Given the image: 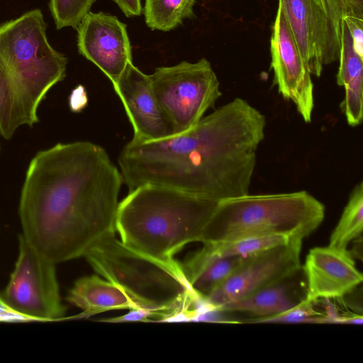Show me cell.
<instances>
[{"label": "cell", "mask_w": 363, "mask_h": 363, "mask_svg": "<svg viewBox=\"0 0 363 363\" xmlns=\"http://www.w3.org/2000/svg\"><path fill=\"white\" fill-rule=\"evenodd\" d=\"M123 184L119 168L94 143H57L38 152L20 196L21 235L55 264L84 257L116 232Z\"/></svg>", "instance_id": "obj_1"}, {"label": "cell", "mask_w": 363, "mask_h": 363, "mask_svg": "<svg viewBox=\"0 0 363 363\" xmlns=\"http://www.w3.org/2000/svg\"><path fill=\"white\" fill-rule=\"evenodd\" d=\"M265 116L235 98L182 133L130 140L118 157L128 191L145 184L174 189L215 202L250 193Z\"/></svg>", "instance_id": "obj_2"}, {"label": "cell", "mask_w": 363, "mask_h": 363, "mask_svg": "<svg viewBox=\"0 0 363 363\" xmlns=\"http://www.w3.org/2000/svg\"><path fill=\"white\" fill-rule=\"evenodd\" d=\"M42 11L33 9L0 25V135L10 139L39 121L49 90L66 76L67 59L50 44Z\"/></svg>", "instance_id": "obj_3"}, {"label": "cell", "mask_w": 363, "mask_h": 363, "mask_svg": "<svg viewBox=\"0 0 363 363\" xmlns=\"http://www.w3.org/2000/svg\"><path fill=\"white\" fill-rule=\"evenodd\" d=\"M217 203L169 187L142 185L118 203L115 230L126 246L174 260L188 244L201 242Z\"/></svg>", "instance_id": "obj_4"}, {"label": "cell", "mask_w": 363, "mask_h": 363, "mask_svg": "<svg viewBox=\"0 0 363 363\" xmlns=\"http://www.w3.org/2000/svg\"><path fill=\"white\" fill-rule=\"evenodd\" d=\"M104 279L120 286L135 309L148 311L153 321L193 320L203 303L191 289L181 263L138 252L109 233L84 256Z\"/></svg>", "instance_id": "obj_5"}, {"label": "cell", "mask_w": 363, "mask_h": 363, "mask_svg": "<svg viewBox=\"0 0 363 363\" xmlns=\"http://www.w3.org/2000/svg\"><path fill=\"white\" fill-rule=\"evenodd\" d=\"M324 204L309 192L250 194L218 202L202 244L282 235L304 238L322 223Z\"/></svg>", "instance_id": "obj_6"}, {"label": "cell", "mask_w": 363, "mask_h": 363, "mask_svg": "<svg viewBox=\"0 0 363 363\" xmlns=\"http://www.w3.org/2000/svg\"><path fill=\"white\" fill-rule=\"evenodd\" d=\"M150 78L174 135L194 126L222 96L217 75L206 58L157 67Z\"/></svg>", "instance_id": "obj_7"}, {"label": "cell", "mask_w": 363, "mask_h": 363, "mask_svg": "<svg viewBox=\"0 0 363 363\" xmlns=\"http://www.w3.org/2000/svg\"><path fill=\"white\" fill-rule=\"evenodd\" d=\"M55 264L20 235L14 269L0 294L4 303L28 321L62 319L66 309L60 298Z\"/></svg>", "instance_id": "obj_8"}, {"label": "cell", "mask_w": 363, "mask_h": 363, "mask_svg": "<svg viewBox=\"0 0 363 363\" xmlns=\"http://www.w3.org/2000/svg\"><path fill=\"white\" fill-rule=\"evenodd\" d=\"M302 242L293 238L248 256L205 299L211 312L293 277L301 269Z\"/></svg>", "instance_id": "obj_9"}, {"label": "cell", "mask_w": 363, "mask_h": 363, "mask_svg": "<svg viewBox=\"0 0 363 363\" xmlns=\"http://www.w3.org/2000/svg\"><path fill=\"white\" fill-rule=\"evenodd\" d=\"M294 39L311 75L338 60L340 27L325 0H279Z\"/></svg>", "instance_id": "obj_10"}, {"label": "cell", "mask_w": 363, "mask_h": 363, "mask_svg": "<svg viewBox=\"0 0 363 363\" xmlns=\"http://www.w3.org/2000/svg\"><path fill=\"white\" fill-rule=\"evenodd\" d=\"M271 67L279 94L291 101L306 123L311 121L314 91L311 74L278 6L270 39Z\"/></svg>", "instance_id": "obj_11"}, {"label": "cell", "mask_w": 363, "mask_h": 363, "mask_svg": "<svg viewBox=\"0 0 363 363\" xmlns=\"http://www.w3.org/2000/svg\"><path fill=\"white\" fill-rule=\"evenodd\" d=\"M77 30L79 52L114 83L133 62L126 25L104 12H89Z\"/></svg>", "instance_id": "obj_12"}, {"label": "cell", "mask_w": 363, "mask_h": 363, "mask_svg": "<svg viewBox=\"0 0 363 363\" xmlns=\"http://www.w3.org/2000/svg\"><path fill=\"white\" fill-rule=\"evenodd\" d=\"M112 84L133 127L131 140L147 142L174 135L173 127L153 91L150 75L130 62Z\"/></svg>", "instance_id": "obj_13"}, {"label": "cell", "mask_w": 363, "mask_h": 363, "mask_svg": "<svg viewBox=\"0 0 363 363\" xmlns=\"http://www.w3.org/2000/svg\"><path fill=\"white\" fill-rule=\"evenodd\" d=\"M303 269L307 279L303 301L307 303L342 298L363 280L350 251L338 250L328 245L311 249Z\"/></svg>", "instance_id": "obj_14"}, {"label": "cell", "mask_w": 363, "mask_h": 363, "mask_svg": "<svg viewBox=\"0 0 363 363\" xmlns=\"http://www.w3.org/2000/svg\"><path fill=\"white\" fill-rule=\"evenodd\" d=\"M338 60L337 84L345 89L340 107L347 123L355 127L363 117V57L354 50L352 35L343 20L340 21Z\"/></svg>", "instance_id": "obj_15"}, {"label": "cell", "mask_w": 363, "mask_h": 363, "mask_svg": "<svg viewBox=\"0 0 363 363\" xmlns=\"http://www.w3.org/2000/svg\"><path fill=\"white\" fill-rule=\"evenodd\" d=\"M66 299L82 311V318L112 310L135 309L132 301L120 286L96 275L77 279Z\"/></svg>", "instance_id": "obj_16"}, {"label": "cell", "mask_w": 363, "mask_h": 363, "mask_svg": "<svg viewBox=\"0 0 363 363\" xmlns=\"http://www.w3.org/2000/svg\"><path fill=\"white\" fill-rule=\"evenodd\" d=\"M285 281L264 288L238 300L226 303L216 312H245L264 318L284 313L300 302H295Z\"/></svg>", "instance_id": "obj_17"}, {"label": "cell", "mask_w": 363, "mask_h": 363, "mask_svg": "<svg viewBox=\"0 0 363 363\" xmlns=\"http://www.w3.org/2000/svg\"><path fill=\"white\" fill-rule=\"evenodd\" d=\"M363 230V183L361 181L352 189L342 215L333 230L328 246L347 251L349 244L362 236Z\"/></svg>", "instance_id": "obj_18"}, {"label": "cell", "mask_w": 363, "mask_h": 363, "mask_svg": "<svg viewBox=\"0 0 363 363\" xmlns=\"http://www.w3.org/2000/svg\"><path fill=\"white\" fill-rule=\"evenodd\" d=\"M196 0H145V23L151 30L169 31L193 15Z\"/></svg>", "instance_id": "obj_19"}, {"label": "cell", "mask_w": 363, "mask_h": 363, "mask_svg": "<svg viewBox=\"0 0 363 363\" xmlns=\"http://www.w3.org/2000/svg\"><path fill=\"white\" fill-rule=\"evenodd\" d=\"M96 0H50L49 7L57 29H77Z\"/></svg>", "instance_id": "obj_20"}, {"label": "cell", "mask_w": 363, "mask_h": 363, "mask_svg": "<svg viewBox=\"0 0 363 363\" xmlns=\"http://www.w3.org/2000/svg\"><path fill=\"white\" fill-rule=\"evenodd\" d=\"M312 303L303 300L293 308L269 318H257L254 323H330L328 317L320 316L313 308Z\"/></svg>", "instance_id": "obj_21"}, {"label": "cell", "mask_w": 363, "mask_h": 363, "mask_svg": "<svg viewBox=\"0 0 363 363\" xmlns=\"http://www.w3.org/2000/svg\"><path fill=\"white\" fill-rule=\"evenodd\" d=\"M335 22L340 27L341 20L348 16L363 18V0H325Z\"/></svg>", "instance_id": "obj_22"}, {"label": "cell", "mask_w": 363, "mask_h": 363, "mask_svg": "<svg viewBox=\"0 0 363 363\" xmlns=\"http://www.w3.org/2000/svg\"><path fill=\"white\" fill-rule=\"evenodd\" d=\"M343 20L347 26L353 40L356 52L363 57V18L355 16H345Z\"/></svg>", "instance_id": "obj_23"}, {"label": "cell", "mask_w": 363, "mask_h": 363, "mask_svg": "<svg viewBox=\"0 0 363 363\" xmlns=\"http://www.w3.org/2000/svg\"><path fill=\"white\" fill-rule=\"evenodd\" d=\"M88 102L87 91L83 85L79 84L72 89L68 99L71 111L74 113L81 112L86 108Z\"/></svg>", "instance_id": "obj_24"}, {"label": "cell", "mask_w": 363, "mask_h": 363, "mask_svg": "<svg viewBox=\"0 0 363 363\" xmlns=\"http://www.w3.org/2000/svg\"><path fill=\"white\" fill-rule=\"evenodd\" d=\"M100 321L109 323H125V322H154L152 315L147 311L141 309H131L123 315L112 318L103 319Z\"/></svg>", "instance_id": "obj_25"}, {"label": "cell", "mask_w": 363, "mask_h": 363, "mask_svg": "<svg viewBox=\"0 0 363 363\" xmlns=\"http://www.w3.org/2000/svg\"><path fill=\"white\" fill-rule=\"evenodd\" d=\"M127 17L137 16L141 14L140 0H112Z\"/></svg>", "instance_id": "obj_26"}, {"label": "cell", "mask_w": 363, "mask_h": 363, "mask_svg": "<svg viewBox=\"0 0 363 363\" xmlns=\"http://www.w3.org/2000/svg\"><path fill=\"white\" fill-rule=\"evenodd\" d=\"M0 321L26 322L28 321V320L11 310L4 303L0 295Z\"/></svg>", "instance_id": "obj_27"}]
</instances>
